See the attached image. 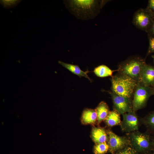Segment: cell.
<instances>
[{"label":"cell","instance_id":"obj_27","mask_svg":"<svg viewBox=\"0 0 154 154\" xmlns=\"http://www.w3.org/2000/svg\"><path fill=\"white\" fill-rule=\"evenodd\" d=\"M152 57L154 59V56H152Z\"/></svg>","mask_w":154,"mask_h":154},{"label":"cell","instance_id":"obj_15","mask_svg":"<svg viewBox=\"0 0 154 154\" xmlns=\"http://www.w3.org/2000/svg\"><path fill=\"white\" fill-rule=\"evenodd\" d=\"M120 114L115 110L110 111L105 121L107 125L110 127L120 125L121 121Z\"/></svg>","mask_w":154,"mask_h":154},{"label":"cell","instance_id":"obj_19","mask_svg":"<svg viewBox=\"0 0 154 154\" xmlns=\"http://www.w3.org/2000/svg\"><path fill=\"white\" fill-rule=\"evenodd\" d=\"M21 0H0L1 4L5 8L9 9L15 7Z\"/></svg>","mask_w":154,"mask_h":154},{"label":"cell","instance_id":"obj_3","mask_svg":"<svg viewBox=\"0 0 154 154\" xmlns=\"http://www.w3.org/2000/svg\"><path fill=\"white\" fill-rule=\"evenodd\" d=\"M111 82L113 92L130 98L137 83L131 78L119 73L112 77Z\"/></svg>","mask_w":154,"mask_h":154},{"label":"cell","instance_id":"obj_26","mask_svg":"<svg viewBox=\"0 0 154 154\" xmlns=\"http://www.w3.org/2000/svg\"><path fill=\"white\" fill-rule=\"evenodd\" d=\"M148 154H154V151H153L152 152H151V153Z\"/></svg>","mask_w":154,"mask_h":154},{"label":"cell","instance_id":"obj_7","mask_svg":"<svg viewBox=\"0 0 154 154\" xmlns=\"http://www.w3.org/2000/svg\"><path fill=\"white\" fill-rule=\"evenodd\" d=\"M108 135L109 151L113 154L129 145V140L125 136H119L109 129L107 131Z\"/></svg>","mask_w":154,"mask_h":154},{"label":"cell","instance_id":"obj_17","mask_svg":"<svg viewBox=\"0 0 154 154\" xmlns=\"http://www.w3.org/2000/svg\"><path fill=\"white\" fill-rule=\"evenodd\" d=\"M117 70H112L107 66L102 65L96 68L94 71L95 74L98 76L100 77H104L112 76L114 72Z\"/></svg>","mask_w":154,"mask_h":154},{"label":"cell","instance_id":"obj_1","mask_svg":"<svg viewBox=\"0 0 154 154\" xmlns=\"http://www.w3.org/2000/svg\"><path fill=\"white\" fill-rule=\"evenodd\" d=\"M104 1L64 0L66 8L77 18L82 20L93 19L105 4Z\"/></svg>","mask_w":154,"mask_h":154},{"label":"cell","instance_id":"obj_10","mask_svg":"<svg viewBox=\"0 0 154 154\" xmlns=\"http://www.w3.org/2000/svg\"><path fill=\"white\" fill-rule=\"evenodd\" d=\"M140 82L150 87L154 85V67L146 63L142 70Z\"/></svg>","mask_w":154,"mask_h":154},{"label":"cell","instance_id":"obj_21","mask_svg":"<svg viewBox=\"0 0 154 154\" xmlns=\"http://www.w3.org/2000/svg\"><path fill=\"white\" fill-rule=\"evenodd\" d=\"M149 45L147 56L149 54L154 52V37H149Z\"/></svg>","mask_w":154,"mask_h":154},{"label":"cell","instance_id":"obj_25","mask_svg":"<svg viewBox=\"0 0 154 154\" xmlns=\"http://www.w3.org/2000/svg\"><path fill=\"white\" fill-rule=\"evenodd\" d=\"M153 94H154V85L153 86V88H152Z\"/></svg>","mask_w":154,"mask_h":154},{"label":"cell","instance_id":"obj_13","mask_svg":"<svg viewBox=\"0 0 154 154\" xmlns=\"http://www.w3.org/2000/svg\"><path fill=\"white\" fill-rule=\"evenodd\" d=\"M97 120V116L95 110L86 109L84 110L82 117V121L83 123H94Z\"/></svg>","mask_w":154,"mask_h":154},{"label":"cell","instance_id":"obj_23","mask_svg":"<svg viewBox=\"0 0 154 154\" xmlns=\"http://www.w3.org/2000/svg\"><path fill=\"white\" fill-rule=\"evenodd\" d=\"M147 33L148 37H154V18L151 25Z\"/></svg>","mask_w":154,"mask_h":154},{"label":"cell","instance_id":"obj_6","mask_svg":"<svg viewBox=\"0 0 154 154\" xmlns=\"http://www.w3.org/2000/svg\"><path fill=\"white\" fill-rule=\"evenodd\" d=\"M154 18L146 9H140L135 13L132 23L137 28L147 32L151 25Z\"/></svg>","mask_w":154,"mask_h":154},{"label":"cell","instance_id":"obj_2","mask_svg":"<svg viewBox=\"0 0 154 154\" xmlns=\"http://www.w3.org/2000/svg\"><path fill=\"white\" fill-rule=\"evenodd\" d=\"M129 145L139 154H148L153 151L151 136L138 130L127 133Z\"/></svg>","mask_w":154,"mask_h":154},{"label":"cell","instance_id":"obj_22","mask_svg":"<svg viewBox=\"0 0 154 154\" xmlns=\"http://www.w3.org/2000/svg\"><path fill=\"white\" fill-rule=\"evenodd\" d=\"M146 9L154 17V0H149Z\"/></svg>","mask_w":154,"mask_h":154},{"label":"cell","instance_id":"obj_24","mask_svg":"<svg viewBox=\"0 0 154 154\" xmlns=\"http://www.w3.org/2000/svg\"><path fill=\"white\" fill-rule=\"evenodd\" d=\"M153 135L151 136L152 145L153 147V151L154 152V133L153 134Z\"/></svg>","mask_w":154,"mask_h":154},{"label":"cell","instance_id":"obj_4","mask_svg":"<svg viewBox=\"0 0 154 154\" xmlns=\"http://www.w3.org/2000/svg\"><path fill=\"white\" fill-rule=\"evenodd\" d=\"M146 64L145 60L138 57L128 58L119 66V73L127 76L136 81L141 82L143 68Z\"/></svg>","mask_w":154,"mask_h":154},{"label":"cell","instance_id":"obj_18","mask_svg":"<svg viewBox=\"0 0 154 154\" xmlns=\"http://www.w3.org/2000/svg\"><path fill=\"white\" fill-rule=\"evenodd\" d=\"M109 148L107 142L96 144L94 147V152L95 154H104L109 150Z\"/></svg>","mask_w":154,"mask_h":154},{"label":"cell","instance_id":"obj_14","mask_svg":"<svg viewBox=\"0 0 154 154\" xmlns=\"http://www.w3.org/2000/svg\"><path fill=\"white\" fill-rule=\"evenodd\" d=\"M58 63L74 74L80 77H84L87 78L90 81H91L90 78L87 75V72L82 70L78 66L67 63L60 61H59Z\"/></svg>","mask_w":154,"mask_h":154},{"label":"cell","instance_id":"obj_20","mask_svg":"<svg viewBox=\"0 0 154 154\" xmlns=\"http://www.w3.org/2000/svg\"><path fill=\"white\" fill-rule=\"evenodd\" d=\"M113 154H139L129 145Z\"/></svg>","mask_w":154,"mask_h":154},{"label":"cell","instance_id":"obj_5","mask_svg":"<svg viewBox=\"0 0 154 154\" xmlns=\"http://www.w3.org/2000/svg\"><path fill=\"white\" fill-rule=\"evenodd\" d=\"M132 101L133 110L136 112L144 108L150 97L153 94L152 88L141 82H137Z\"/></svg>","mask_w":154,"mask_h":154},{"label":"cell","instance_id":"obj_16","mask_svg":"<svg viewBox=\"0 0 154 154\" xmlns=\"http://www.w3.org/2000/svg\"><path fill=\"white\" fill-rule=\"evenodd\" d=\"M141 121L146 128L147 132L150 134L154 133V112L142 118Z\"/></svg>","mask_w":154,"mask_h":154},{"label":"cell","instance_id":"obj_12","mask_svg":"<svg viewBox=\"0 0 154 154\" xmlns=\"http://www.w3.org/2000/svg\"><path fill=\"white\" fill-rule=\"evenodd\" d=\"M95 110L97 116V123L99 124L105 120L110 112L108 106L104 101L100 103Z\"/></svg>","mask_w":154,"mask_h":154},{"label":"cell","instance_id":"obj_8","mask_svg":"<svg viewBox=\"0 0 154 154\" xmlns=\"http://www.w3.org/2000/svg\"><path fill=\"white\" fill-rule=\"evenodd\" d=\"M122 115L123 119L120 126L122 132L127 133L138 130L139 121L135 112L133 111Z\"/></svg>","mask_w":154,"mask_h":154},{"label":"cell","instance_id":"obj_9","mask_svg":"<svg viewBox=\"0 0 154 154\" xmlns=\"http://www.w3.org/2000/svg\"><path fill=\"white\" fill-rule=\"evenodd\" d=\"M109 93L112 97L114 109L120 115L133 111L130 98L117 95L113 92Z\"/></svg>","mask_w":154,"mask_h":154},{"label":"cell","instance_id":"obj_11","mask_svg":"<svg viewBox=\"0 0 154 154\" xmlns=\"http://www.w3.org/2000/svg\"><path fill=\"white\" fill-rule=\"evenodd\" d=\"M92 137L96 144L108 141V139L107 131L104 128L101 127L93 128Z\"/></svg>","mask_w":154,"mask_h":154}]
</instances>
